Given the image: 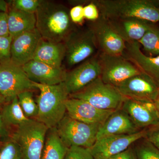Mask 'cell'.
Here are the masks:
<instances>
[{
  "label": "cell",
  "mask_w": 159,
  "mask_h": 159,
  "mask_svg": "<svg viewBox=\"0 0 159 159\" xmlns=\"http://www.w3.org/2000/svg\"><path fill=\"white\" fill-rule=\"evenodd\" d=\"M22 68L31 81L47 85H57L63 82L67 72L63 66H54L34 60Z\"/></svg>",
  "instance_id": "9a60e30c"
},
{
  "label": "cell",
  "mask_w": 159,
  "mask_h": 159,
  "mask_svg": "<svg viewBox=\"0 0 159 159\" xmlns=\"http://www.w3.org/2000/svg\"><path fill=\"white\" fill-rule=\"evenodd\" d=\"M64 43L66 48L64 61L69 68L92 57L98 48L90 27L74 29Z\"/></svg>",
  "instance_id": "52a82bcc"
},
{
  "label": "cell",
  "mask_w": 159,
  "mask_h": 159,
  "mask_svg": "<svg viewBox=\"0 0 159 159\" xmlns=\"http://www.w3.org/2000/svg\"><path fill=\"white\" fill-rule=\"evenodd\" d=\"M65 56L64 43L54 42L42 38L33 60L54 66L61 67Z\"/></svg>",
  "instance_id": "44dd1931"
},
{
  "label": "cell",
  "mask_w": 159,
  "mask_h": 159,
  "mask_svg": "<svg viewBox=\"0 0 159 159\" xmlns=\"http://www.w3.org/2000/svg\"><path fill=\"white\" fill-rule=\"evenodd\" d=\"M6 102L7 101L6 99L0 94V107H2Z\"/></svg>",
  "instance_id": "f35d334b"
},
{
  "label": "cell",
  "mask_w": 159,
  "mask_h": 159,
  "mask_svg": "<svg viewBox=\"0 0 159 159\" xmlns=\"http://www.w3.org/2000/svg\"><path fill=\"white\" fill-rule=\"evenodd\" d=\"M101 68L100 77L105 82L116 87L133 76L142 73L123 55H99Z\"/></svg>",
  "instance_id": "9c48e42d"
},
{
  "label": "cell",
  "mask_w": 159,
  "mask_h": 159,
  "mask_svg": "<svg viewBox=\"0 0 159 159\" xmlns=\"http://www.w3.org/2000/svg\"><path fill=\"white\" fill-rule=\"evenodd\" d=\"M0 147V159H23L19 146L11 138Z\"/></svg>",
  "instance_id": "83f0119b"
},
{
  "label": "cell",
  "mask_w": 159,
  "mask_h": 159,
  "mask_svg": "<svg viewBox=\"0 0 159 159\" xmlns=\"http://www.w3.org/2000/svg\"><path fill=\"white\" fill-rule=\"evenodd\" d=\"M89 2L84 6V19L93 22L97 21L100 17V11L93 1Z\"/></svg>",
  "instance_id": "1f68e13d"
},
{
  "label": "cell",
  "mask_w": 159,
  "mask_h": 159,
  "mask_svg": "<svg viewBox=\"0 0 159 159\" xmlns=\"http://www.w3.org/2000/svg\"><path fill=\"white\" fill-rule=\"evenodd\" d=\"M101 68L99 56H93L69 71L63 82L69 96L78 93L100 77Z\"/></svg>",
  "instance_id": "8fae6325"
},
{
  "label": "cell",
  "mask_w": 159,
  "mask_h": 159,
  "mask_svg": "<svg viewBox=\"0 0 159 159\" xmlns=\"http://www.w3.org/2000/svg\"><path fill=\"white\" fill-rule=\"evenodd\" d=\"M33 83L40 91L37 100L38 114L35 119L48 129L56 127L66 114V102L69 95L63 82L54 85Z\"/></svg>",
  "instance_id": "3957f363"
},
{
  "label": "cell",
  "mask_w": 159,
  "mask_h": 159,
  "mask_svg": "<svg viewBox=\"0 0 159 159\" xmlns=\"http://www.w3.org/2000/svg\"><path fill=\"white\" fill-rule=\"evenodd\" d=\"M41 39L36 29L12 38L11 47V62L22 66L32 60Z\"/></svg>",
  "instance_id": "e0dca14e"
},
{
  "label": "cell",
  "mask_w": 159,
  "mask_h": 159,
  "mask_svg": "<svg viewBox=\"0 0 159 159\" xmlns=\"http://www.w3.org/2000/svg\"><path fill=\"white\" fill-rule=\"evenodd\" d=\"M11 36L0 37V64L11 61Z\"/></svg>",
  "instance_id": "4dcf8cb0"
},
{
  "label": "cell",
  "mask_w": 159,
  "mask_h": 159,
  "mask_svg": "<svg viewBox=\"0 0 159 159\" xmlns=\"http://www.w3.org/2000/svg\"><path fill=\"white\" fill-rule=\"evenodd\" d=\"M48 129L35 119L18 126L11 138L19 146L23 159H40Z\"/></svg>",
  "instance_id": "277c9868"
},
{
  "label": "cell",
  "mask_w": 159,
  "mask_h": 159,
  "mask_svg": "<svg viewBox=\"0 0 159 159\" xmlns=\"http://www.w3.org/2000/svg\"><path fill=\"white\" fill-rule=\"evenodd\" d=\"M1 114L3 122L7 127L19 126L28 121L20 106L17 97L7 102L2 107Z\"/></svg>",
  "instance_id": "cb8c5ba5"
},
{
  "label": "cell",
  "mask_w": 159,
  "mask_h": 159,
  "mask_svg": "<svg viewBox=\"0 0 159 159\" xmlns=\"http://www.w3.org/2000/svg\"><path fill=\"white\" fill-rule=\"evenodd\" d=\"M137 159H159V150L145 138L133 144Z\"/></svg>",
  "instance_id": "4316f807"
},
{
  "label": "cell",
  "mask_w": 159,
  "mask_h": 159,
  "mask_svg": "<svg viewBox=\"0 0 159 159\" xmlns=\"http://www.w3.org/2000/svg\"><path fill=\"white\" fill-rule=\"evenodd\" d=\"M154 103L155 105L157 110L159 114V94L157 97L156 100L154 102Z\"/></svg>",
  "instance_id": "ab89813d"
},
{
  "label": "cell",
  "mask_w": 159,
  "mask_h": 159,
  "mask_svg": "<svg viewBox=\"0 0 159 159\" xmlns=\"http://www.w3.org/2000/svg\"><path fill=\"white\" fill-rule=\"evenodd\" d=\"M17 98L25 116L28 119H36L38 114V107L33 98L32 91L22 92L18 95Z\"/></svg>",
  "instance_id": "484cf974"
},
{
  "label": "cell",
  "mask_w": 159,
  "mask_h": 159,
  "mask_svg": "<svg viewBox=\"0 0 159 159\" xmlns=\"http://www.w3.org/2000/svg\"><path fill=\"white\" fill-rule=\"evenodd\" d=\"M37 89L22 66L9 62L0 64V94L9 102L23 92Z\"/></svg>",
  "instance_id": "ba28073f"
},
{
  "label": "cell",
  "mask_w": 159,
  "mask_h": 159,
  "mask_svg": "<svg viewBox=\"0 0 159 159\" xmlns=\"http://www.w3.org/2000/svg\"><path fill=\"white\" fill-rule=\"evenodd\" d=\"M101 125L80 122L66 114L56 128L60 138L68 148L76 146L91 148L97 141Z\"/></svg>",
  "instance_id": "5b68a950"
},
{
  "label": "cell",
  "mask_w": 159,
  "mask_h": 159,
  "mask_svg": "<svg viewBox=\"0 0 159 159\" xmlns=\"http://www.w3.org/2000/svg\"><path fill=\"white\" fill-rule=\"evenodd\" d=\"M66 106L69 116L88 124H102L116 111L100 109L82 99L71 97L67 99Z\"/></svg>",
  "instance_id": "2e32d148"
},
{
  "label": "cell",
  "mask_w": 159,
  "mask_h": 159,
  "mask_svg": "<svg viewBox=\"0 0 159 159\" xmlns=\"http://www.w3.org/2000/svg\"><path fill=\"white\" fill-rule=\"evenodd\" d=\"M91 29L93 32L97 48L101 53L109 55H123L126 43L112 29L108 21L100 16L92 22Z\"/></svg>",
  "instance_id": "4fadbf2b"
},
{
  "label": "cell",
  "mask_w": 159,
  "mask_h": 159,
  "mask_svg": "<svg viewBox=\"0 0 159 159\" xmlns=\"http://www.w3.org/2000/svg\"><path fill=\"white\" fill-rule=\"evenodd\" d=\"M70 10L62 4L42 1L35 12L36 29L43 39L64 43L74 29Z\"/></svg>",
  "instance_id": "6da1fadb"
},
{
  "label": "cell",
  "mask_w": 159,
  "mask_h": 159,
  "mask_svg": "<svg viewBox=\"0 0 159 159\" xmlns=\"http://www.w3.org/2000/svg\"><path fill=\"white\" fill-rule=\"evenodd\" d=\"M10 136V133L8 127H7L3 122L1 112H0V138L8 139Z\"/></svg>",
  "instance_id": "8d00e7d4"
},
{
  "label": "cell",
  "mask_w": 159,
  "mask_h": 159,
  "mask_svg": "<svg viewBox=\"0 0 159 159\" xmlns=\"http://www.w3.org/2000/svg\"><path fill=\"white\" fill-rule=\"evenodd\" d=\"M124 98L154 102L159 94V86L149 76L141 73L116 87Z\"/></svg>",
  "instance_id": "7c38bea8"
},
{
  "label": "cell",
  "mask_w": 159,
  "mask_h": 159,
  "mask_svg": "<svg viewBox=\"0 0 159 159\" xmlns=\"http://www.w3.org/2000/svg\"><path fill=\"white\" fill-rule=\"evenodd\" d=\"M145 138L159 150V125L146 129Z\"/></svg>",
  "instance_id": "836d02e7"
},
{
  "label": "cell",
  "mask_w": 159,
  "mask_h": 159,
  "mask_svg": "<svg viewBox=\"0 0 159 159\" xmlns=\"http://www.w3.org/2000/svg\"><path fill=\"white\" fill-rule=\"evenodd\" d=\"M68 148L60 138L56 127L49 129L40 159H63Z\"/></svg>",
  "instance_id": "603a6c76"
},
{
  "label": "cell",
  "mask_w": 159,
  "mask_h": 159,
  "mask_svg": "<svg viewBox=\"0 0 159 159\" xmlns=\"http://www.w3.org/2000/svg\"><path fill=\"white\" fill-rule=\"evenodd\" d=\"M133 145L121 153L105 159H137Z\"/></svg>",
  "instance_id": "d590c367"
},
{
  "label": "cell",
  "mask_w": 159,
  "mask_h": 159,
  "mask_svg": "<svg viewBox=\"0 0 159 159\" xmlns=\"http://www.w3.org/2000/svg\"><path fill=\"white\" fill-rule=\"evenodd\" d=\"M8 27L12 38L36 29V16L34 13L26 12L11 8L8 12Z\"/></svg>",
  "instance_id": "7402d4cb"
},
{
  "label": "cell",
  "mask_w": 159,
  "mask_h": 159,
  "mask_svg": "<svg viewBox=\"0 0 159 159\" xmlns=\"http://www.w3.org/2000/svg\"><path fill=\"white\" fill-rule=\"evenodd\" d=\"M100 16L106 19L136 18L159 22V1L96 0Z\"/></svg>",
  "instance_id": "7a4b0ae2"
},
{
  "label": "cell",
  "mask_w": 159,
  "mask_h": 159,
  "mask_svg": "<svg viewBox=\"0 0 159 159\" xmlns=\"http://www.w3.org/2000/svg\"><path fill=\"white\" fill-rule=\"evenodd\" d=\"M140 130L128 115L120 108L114 111L101 125L97 140L107 136L131 134Z\"/></svg>",
  "instance_id": "ffe728a7"
},
{
  "label": "cell",
  "mask_w": 159,
  "mask_h": 159,
  "mask_svg": "<svg viewBox=\"0 0 159 159\" xmlns=\"http://www.w3.org/2000/svg\"><path fill=\"white\" fill-rule=\"evenodd\" d=\"M9 4L4 0H0V12H8Z\"/></svg>",
  "instance_id": "74e56055"
},
{
  "label": "cell",
  "mask_w": 159,
  "mask_h": 159,
  "mask_svg": "<svg viewBox=\"0 0 159 159\" xmlns=\"http://www.w3.org/2000/svg\"><path fill=\"white\" fill-rule=\"evenodd\" d=\"M123 56L136 66L142 73L147 74L159 86V56H148L141 51L138 42L126 43Z\"/></svg>",
  "instance_id": "d6986e66"
},
{
  "label": "cell",
  "mask_w": 159,
  "mask_h": 159,
  "mask_svg": "<svg viewBox=\"0 0 159 159\" xmlns=\"http://www.w3.org/2000/svg\"><path fill=\"white\" fill-rule=\"evenodd\" d=\"M138 42L150 56H159V27L152 23L145 35Z\"/></svg>",
  "instance_id": "d4e9b609"
},
{
  "label": "cell",
  "mask_w": 159,
  "mask_h": 159,
  "mask_svg": "<svg viewBox=\"0 0 159 159\" xmlns=\"http://www.w3.org/2000/svg\"><path fill=\"white\" fill-rule=\"evenodd\" d=\"M63 159H94L90 148L73 146L69 147Z\"/></svg>",
  "instance_id": "f546056e"
},
{
  "label": "cell",
  "mask_w": 159,
  "mask_h": 159,
  "mask_svg": "<svg viewBox=\"0 0 159 159\" xmlns=\"http://www.w3.org/2000/svg\"><path fill=\"white\" fill-rule=\"evenodd\" d=\"M146 129L131 134L107 136L98 139L90 150L94 159H105L128 149L140 139L145 138Z\"/></svg>",
  "instance_id": "30bf717a"
},
{
  "label": "cell",
  "mask_w": 159,
  "mask_h": 159,
  "mask_svg": "<svg viewBox=\"0 0 159 159\" xmlns=\"http://www.w3.org/2000/svg\"><path fill=\"white\" fill-rule=\"evenodd\" d=\"M41 2L42 0H14L11 2V8L35 13Z\"/></svg>",
  "instance_id": "f1b7e54d"
},
{
  "label": "cell",
  "mask_w": 159,
  "mask_h": 159,
  "mask_svg": "<svg viewBox=\"0 0 159 159\" xmlns=\"http://www.w3.org/2000/svg\"><path fill=\"white\" fill-rule=\"evenodd\" d=\"M1 138H0V142H1Z\"/></svg>",
  "instance_id": "60d3db41"
},
{
  "label": "cell",
  "mask_w": 159,
  "mask_h": 159,
  "mask_svg": "<svg viewBox=\"0 0 159 159\" xmlns=\"http://www.w3.org/2000/svg\"><path fill=\"white\" fill-rule=\"evenodd\" d=\"M69 97L82 99L100 109L113 111L121 107L124 99L116 88L105 83L100 77Z\"/></svg>",
  "instance_id": "8992f818"
},
{
  "label": "cell",
  "mask_w": 159,
  "mask_h": 159,
  "mask_svg": "<svg viewBox=\"0 0 159 159\" xmlns=\"http://www.w3.org/2000/svg\"><path fill=\"white\" fill-rule=\"evenodd\" d=\"M8 12H0V37L10 36L8 22Z\"/></svg>",
  "instance_id": "e575fe53"
},
{
  "label": "cell",
  "mask_w": 159,
  "mask_h": 159,
  "mask_svg": "<svg viewBox=\"0 0 159 159\" xmlns=\"http://www.w3.org/2000/svg\"><path fill=\"white\" fill-rule=\"evenodd\" d=\"M120 108L140 130L159 125V114L153 102L124 98Z\"/></svg>",
  "instance_id": "5bb4252c"
},
{
  "label": "cell",
  "mask_w": 159,
  "mask_h": 159,
  "mask_svg": "<svg viewBox=\"0 0 159 159\" xmlns=\"http://www.w3.org/2000/svg\"><path fill=\"white\" fill-rule=\"evenodd\" d=\"M84 6L81 5H75L70 10V18L72 23L81 25L84 19L83 11Z\"/></svg>",
  "instance_id": "d6a6232c"
},
{
  "label": "cell",
  "mask_w": 159,
  "mask_h": 159,
  "mask_svg": "<svg viewBox=\"0 0 159 159\" xmlns=\"http://www.w3.org/2000/svg\"><path fill=\"white\" fill-rule=\"evenodd\" d=\"M106 20L112 29L126 43L139 42L152 24L148 21L136 18Z\"/></svg>",
  "instance_id": "ac0fdd59"
}]
</instances>
